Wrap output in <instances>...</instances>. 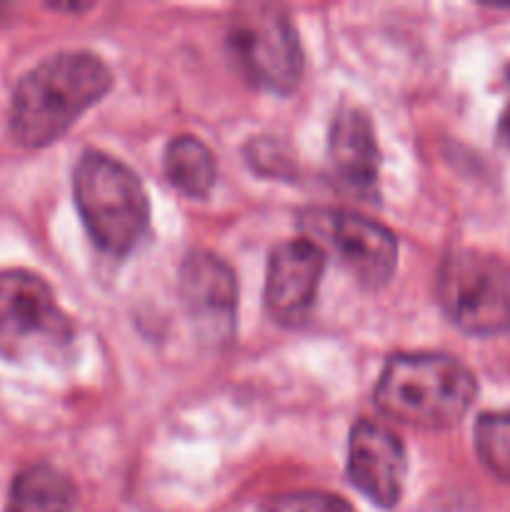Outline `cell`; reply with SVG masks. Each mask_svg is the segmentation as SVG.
<instances>
[{
	"mask_svg": "<svg viewBox=\"0 0 510 512\" xmlns=\"http://www.w3.org/2000/svg\"><path fill=\"white\" fill-rule=\"evenodd\" d=\"M328 158L340 183L358 195L373 198L378 188L380 150L368 113L343 105L333 115L328 133Z\"/></svg>",
	"mask_w": 510,
	"mask_h": 512,
	"instance_id": "obj_11",
	"label": "cell"
},
{
	"mask_svg": "<svg viewBox=\"0 0 510 512\" xmlns=\"http://www.w3.org/2000/svg\"><path fill=\"white\" fill-rule=\"evenodd\" d=\"M473 435L475 450L485 468L510 483V410L480 415Z\"/></svg>",
	"mask_w": 510,
	"mask_h": 512,
	"instance_id": "obj_14",
	"label": "cell"
},
{
	"mask_svg": "<svg viewBox=\"0 0 510 512\" xmlns=\"http://www.w3.org/2000/svg\"><path fill=\"white\" fill-rule=\"evenodd\" d=\"M408 455L398 435L375 420H358L348 440V478L370 503L393 508L403 495Z\"/></svg>",
	"mask_w": 510,
	"mask_h": 512,
	"instance_id": "obj_8",
	"label": "cell"
},
{
	"mask_svg": "<svg viewBox=\"0 0 510 512\" xmlns=\"http://www.w3.org/2000/svg\"><path fill=\"white\" fill-rule=\"evenodd\" d=\"M180 295L190 318L215 338H228L238 310V280L228 263L208 250H193L180 265Z\"/></svg>",
	"mask_w": 510,
	"mask_h": 512,
	"instance_id": "obj_10",
	"label": "cell"
},
{
	"mask_svg": "<svg viewBox=\"0 0 510 512\" xmlns=\"http://www.w3.org/2000/svg\"><path fill=\"white\" fill-rule=\"evenodd\" d=\"M228 50L250 83L293 93L303 78V48L293 20L280 5H243L228 23Z\"/></svg>",
	"mask_w": 510,
	"mask_h": 512,
	"instance_id": "obj_5",
	"label": "cell"
},
{
	"mask_svg": "<svg viewBox=\"0 0 510 512\" xmlns=\"http://www.w3.org/2000/svg\"><path fill=\"white\" fill-rule=\"evenodd\" d=\"M478 383L460 360L445 353H398L375 385V405L398 423L443 430L473 405Z\"/></svg>",
	"mask_w": 510,
	"mask_h": 512,
	"instance_id": "obj_2",
	"label": "cell"
},
{
	"mask_svg": "<svg viewBox=\"0 0 510 512\" xmlns=\"http://www.w3.org/2000/svg\"><path fill=\"white\" fill-rule=\"evenodd\" d=\"M73 483L53 465H30L10 488L5 512H70Z\"/></svg>",
	"mask_w": 510,
	"mask_h": 512,
	"instance_id": "obj_12",
	"label": "cell"
},
{
	"mask_svg": "<svg viewBox=\"0 0 510 512\" xmlns=\"http://www.w3.org/2000/svg\"><path fill=\"white\" fill-rule=\"evenodd\" d=\"M505 90H508V100H505V108L498 120V143L503 145L505 150H510V65L508 70H505Z\"/></svg>",
	"mask_w": 510,
	"mask_h": 512,
	"instance_id": "obj_16",
	"label": "cell"
},
{
	"mask_svg": "<svg viewBox=\"0 0 510 512\" xmlns=\"http://www.w3.org/2000/svg\"><path fill=\"white\" fill-rule=\"evenodd\" d=\"M215 158L203 140L178 135L165 148V175L188 198H205L215 185Z\"/></svg>",
	"mask_w": 510,
	"mask_h": 512,
	"instance_id": "obj_13",
	"label": "cell"
},
{
	"mask_svg": "<svg viewBox=\"0 0 510 512\" xmlns=\"http://www.w3.org/2000/svg\"><path fill=\"white\" fill-rule=\"evenodd\" d=\"M110 88L113 73L98 55L85 50L53 55L20 78L10 103V133L25 148H45Z\"/></svg>",
	"mask_w": 510,
	"mask_h": 512,
	"instance_id": "obj_1",
	"label": "cell"
},
{
	"mask_svg": "<svg viewBox=\"0 0 510 512\" xmlns=\"http://www.w3.org/2000/svg\"><path fill=\"white\" fill-rule=\"evenodd\" d=\"M303 228L323 238L365 288L388 283L398 265V240L378 220L350 210H310Z\"/></svg>",
	"mask_w": 510,
	"mask_h": 512,
	"instance_id": "obj_7",
	"label": "cell"
},
{
	"mask_svg": "<svg viewBox=\"0 0 510 512\" xmlns=\"http://www.w3.org/2000/svg\"><path fill=\"white\" fill-rule=\"evenodd\" d=\"M438 300L465 333H505L510 330V268L480 250H455L440 263Z\"/></svg>",
	"mask_w": 510,
	"mask_h": 512,
	"instance_id": "obj_6",
	"label": "cell"
},
{
	"mask_svg": "<svg viewBox=\"0 0 510 512\" xmlns=\"http://www.w3.org/2000/svg\"><path fill=\"white\" fill-rule=\"evenodd\" d=\"M260 512H355L343 498L320 490H298V493L275 495Z\"/></svg>",
	"mask_w": 510,
	"mask_h": 512,
	"instance_id": "obj_15",
	"label": "cell"
},
{
	"mask_svg": "<svg viewBox=\"0 0 510 512\" xmlns=\"http://www.w3.org/2000/svg\"><path fill=\"white\" fill-rule=\"evenodd\" d=\"M73 340V320L40 275L0 270V358L10 363L58 358Z\"/></svg>",
	"mask_w": 510,
	"mask_h": 512,
	"instance_id": "obj_4",
	"label": "cell"
},
{
	"mask_svg": "<svg viewBox=\"0 0 510 512\" xmlns=\"http://www.w3.org/2000/svg\"><path fill=\"white\" fill-rule=\"evenodd\" d=\"M325 273V253L313 240H288L273 248L265 273V308L283 325L310 315Z\"/></svg>",
	"mask_w": 510,
	"mask_h": 512,
	"instance_id": "obj_9",
	"label": "cell"
},
{
	"mask_svg": "<svg viewBox=\"0 0 510 512\" xmlns=\"http://www.w3.org/2000/svg\"><path fill=\"white\" fill-rule=\"evenodd\" d=\"M78 213L103 253L128 255L150 223V203L138 175L120 160L85 150L73 173Z\"/></svg>",
	"mask_w": 510,
	"mask_h": 512,
	"instance_id": "obj_3",
	"label": "cell"
}]
</instances>
